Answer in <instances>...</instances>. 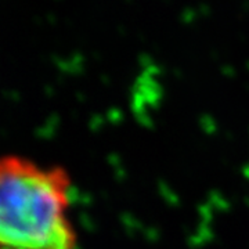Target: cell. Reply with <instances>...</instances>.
<instances>
[{"label":"cell","mask_w":249,"mask_h":249,"mask_svg":"<svg viewBox=\"0 0 249 249\" xmlns=\"http://www.w3.org/2000/svg\"><path fill=\"white\" fill-rule=\"evenodd\" d=\"M72 178L61 165L0 157V249H78Z\"/></svg>","instance_id":"cell-1"}]
</instances>
